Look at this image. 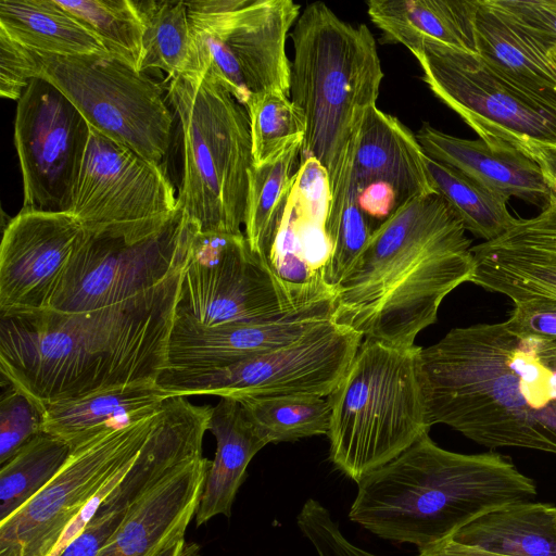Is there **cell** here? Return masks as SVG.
<instances>
[{
    "mask_svg": "<svg viewBox=\"0 0 556 556\" xmlns=\"http://www.w3.org/2000/svg\"><path fill=\"white\" fill-rule=\"evenodd\" d=\"M181 271L150 291L94 311L0 315L2 377L42 412L91 392L156 382L167 367Z\"/></svg>",
    "mask_w": 556,
    "mask_h": 556,
    "instance_id": "6da1fadb",
    "label": "cell"
},
{
    "mask_svg": "<svg viewBox=\"0 0 556 556\" xmlns=\"http://www.w3.org/2000/svg\"><path fill=\"white\" fill-rule=\"evenodd\" d=\"M417 365L430 428L556 454V340L517 334L505 321L459 327L420 348Z\"/></svg>",
    "mask_w": 556,
    "mask_h": 556,
    "instance_id": "7a4b0ae2",
    "label": "cell"
},
{
    "mask_svg": "<svg viewBox=\"0 0 556 556\" xmlns=\"http://www.w3.org/2000/svg\"><path fill=\"white\" fill-rule=\"evenodd\" d=\"M471 241L438 193L400 206L372 232L338 286L332 320L395 346L415 345L447 294L470 282Z\"/></svg>",
    "mask_w": 556,
    "mask_h": 556,
    "instance_id": "3957f363",
    "label": "cell"
},
{
    "mask_svg": "<svg viewBox=\"0 0 556 556\" xmlns=\"http://www.w3.org/2000/svg\"><path fill=\"white\" fill-rule=\"evenodd\" d=\"M349 518L377 536L418 551L501 506L532 500L534 481L496 452L460 454L429 432L357 482Z\"/></svg>",
    "mask_w": 556,
    "mask_h": 556,
    "instance_id": "277c9868",
    "label": "cell"
},
{
    "mask_svg": "<svg viewBox=\"0 0 556 556\" xmlns=\"http://www.w3.org/2000/svg\"><path fill=\"white\" fill-rule=\"evenodd\" d=\"M291 39L290 98L306 124L300 163L313 157L327 174L330 239L350 192L361 128L377 105L383 72L369 28L341 20L324 2L305 7Z\"/></svg>",
    "mask_w": 556,
    "mask_h": 556,
    "instance_id": "5b68a950",
    "label": "cell"
},
{
    "mask_svg": "<svg viewBox=\"0 0 556 556\" xmlns=\"http://www.w3.org/2000/svg\"><path fill=\"white\" fill-rule=\"evenodd\" d=\"M420 348L363 339L327 396L330 460L356 483L430 430L418 378Z\"/></svg>",
    "mask_w": 556,
    "mask_h": 556,
    "instance_id": "8992f818",
    "label": "cell"
},
{
    "mask_svg": "<svg viewBox=\"0 0 556 556\" xmlns=\"http://www.w3.org/2000/svg\"><path fill=\"white\" fill-rule=\"evenodd\" d=\"M167 98L182 142L178 208L201 231L243 233L253 165L247 109L200 74L170 78Z\"/></svg>",
    "mask_w": 556,
    "mask_h": 556,
    "instance_id": "52a82bcc",
    "label": "cell"
},
{
    "mask_svg": "<svg viewBox=\"0 0 556 556\" xmlns=\"http://www.w3.org/2000/svg\"><path fill=\"white\" fill-rule=\"evenodd\" d=\"M193 50L186 74L222 85L244 108L256 97L290 96L286 40L300 15L292 0L186 1Z\"/></svg>",
    "mask_w": 556,
    "mask_h": 556,
    "instance_id": "ba28073f",
    "label": "cell"
},
{
    "mask_svg": "<svg viewBox=\"0 0 556 556\" xmlns=\"http://www.w3.org/2000/svg\"><path fill=\"white\" fill-rule=\"evenodd\" d=\"M422 80L489 147L518 151L556 182V113L496 74L478 53L442 45L412 52Z\"/></svg>",
    "mask_w": 556,
    "mask_h": 556,
    "instance_id": "9c48e42d",
    "label": "cell"
},
{
    "mask_svg": "<svg viewBox=\"0 0 556 556\" xmlns=\"http://www.w3.org/2000/svg\"><path fill=\"white\" fill-rule=\"evenodd\" d=\"M197 226L178 208L155 230L85 229L50 308L89 312L156 288L182 270Z\"/></svg>",
    "mask_w": 556,
    "mask_h": 556,
    "instance_id": "30bf717a",
    "label": "cell"
},
{
    "mask_svg": "<svg viewBox=\"0 0 556 556\" xmlns=\"http://www.w3.org/2000/svg\"><path fill=\"white\" fill-rule=\"evenodd\" d=\"M362 341L359 333L329 318L290 343L230 365L166 367L156 384L169 396L215 395L237 401L281 395L327 397Z\"/></svg>",
    "mask_w": 556,
    "mask_h": 556,
    "instance_id": "8fae6325",
    "label": "cell"
},
{
    "mask_svg": "<svg viewBox=\"0 0 556 556\" xmlns=\"http://www.w3.org/2000/svg\"><path fill=\"white\" fill-rule=\"evenodd\" d=\"M39 77L58 87L91 127L161 164L174 115L161 86L144 72L110 54H42Z\"/></svg>",
    "mask_w": 556,
    "mask_h": 556,
    "instance_id": "7c38bea8",
    "label": "cell"
},
{
    "mask_svg": "<svg viewBox=\"0 0 556 556\" xmlns=\"http://www.w3.org/2000/svg\"><path fill=\"white\" fill-rule=\"evenodd\" d=\"M156 414L108 428L75 446L60 472L0 522V556H51L87 503L136 459Z\"/></svg>",
    "mask_w": 556,
    "mask_h": 556,
    "instance_id": "4fadbf2b",
    "label": "cell"
},
{
    "mask_svg": "<svg viewBox=\"0 0 556 556\" xmlns=\"http://www.w3.org/2000/svg\"><path fill=\"white\" fill-rule=\"evenodd\" d=\"M295 309L251 251L244 233L204 232L195 227L175 317L215 327L276 318Z\"/></svg>",
    "mask_w": 556,
    "mask_h": 556,
    "instance_id": "5bb4252c",
    "label": "cell"
},
{
    "mask_svg": "<svg viewBox=\"0 0 556 556\" xmlns=\"http://www.w3.org/2000/svg\"><path fill=\"white\" fill-rule=\"evenodd\" d=\"M177 212L174 186L161 164L90 126L68 212L86 230H155Z\"/></svg>",
    "mask_w": 556,
    "mask_h": 556,
    "instance_id": "9a60e30c",
    "label": "cell"
},
{
    "mask_svg": "<svg viewBox=\"0 0 556 556\" xmlns=\"http://www.w3.org/2000/svg\"><path fill=\"white\" fill-rule=\"evenodd\" d=\"M89 136L88 122L58 87L43 77L29 81L14 119L22 212H70Z\"/></svg>",
    "mask_w": 556,
    "mask_h": 556,
    "instance_id": "2e32d148",
    "label": "cell"
},
{
    "mask_svg": "<svg viewBox=\"0 0 556 556\" xmlns=\"http://www.w3.org/2000/svg\"><path fill=\"white\" fill-rule=\"evenodd\" d=\"M211 413L212 406L193 405L186 396L167 397L129 469L59 556H97L149 491L182 465L203 456Z\"/></svg>",
    "mask_w": 556,
    "mask_h": 556,
    "instance_id": "e0dca14e",
    "label": "cell"
},
{
    "mask_svg": "<svg viewBox=\"0 0 556 556\" xmlns=\"http://www.w3.org/2000/svg\"><path fill=\"white\" fill-rule=\"evenodd\" d=\"M85 228L67 212H20L0 249V315L49 309Z\"/></svg>",
    "mask_w": 556,
    "mask_h": 556,
    "instance_id": "ac0fdd59",
    "label": "cell"
},
{
    "mask_svg": "<svg viewBox=\"0 0 556 556\" xmlns=\"http://www.w3.org/2000/svg\"><path fill=\"white\" fill-rule=\"evenodd\" d=\"M472 283L513 303L556 299V192L539 215L516 218L498 238L471 248Z\"/></svg>",
    "mask_w": 556,
    "mask_h": 556,
    "instance_id": "d6986e66",
    "label": "cell"
},
{
    "mask_svg": "<svg viewBox=\"0 0 556 556\" xmlns=\"http://www.w3.org/2000/svg\"><path fill=\"white\" fill-rule=\"evenodd\" d=\"M332 300H324L282 316L204 327L175 317L167 367L214 368L230 365L290 343L332 318Z\"/></svg>",
    "mask_w": 556,
    "mask_h": 556,
    "instance_id": "ffe728a7",
    "label": "cell"
},
{
    "mask_svg": "<svg viewBox=\"0 0 556 556\" xmlns=\"http://www.w3.org/2000/svg\"><path fill=\"white\" fill-rule=\"evenodd\" d=\"M210 464L200 456L155 485L97 556H155L184 536L195 516Z\"/></svg>",
    "mask_w": 556,
    "mask_h": 556,
    "instance_id": "44dd1931",
    "label": "cell"
},
{
    "mask_svg": "<svg viewBox=\"0 0 556 556\" xmlns=\"http://www.w3.org/2000/svg\"><path fill=\"white\" fill-rule=\"evenodd\" d=\"M416 137L429 157L459 170L506 202L516 197L543 207L555 191L542 167L521 152L494 149L481 139L458 138L426 123Z\"/></svg>",
    "mask_w": 556,
    "mask_h": 556,
    "instance_id": "7402d4cb",
    "label": "cell"
},
{
    "mask_svg": "<svg viewBox=\"0 0 556 556\" xmlns=\"http://www.w3.org/2000/svg\"><path fill=\"white\" fill-rule=\"evenodd\" d=\"M426 159L416 134L397 117L372 106L361 128L349 194L369 184L384 182L393 187L402 206L437 193Z\"/></svg>",
    "mask_w": 556,
    "mask_h": 556,
    "instance_id": "603a6c76",
    "label": "cell"
},
{
    "mask_svg": "<svg viewBox=\"0 0 556 556\" xmlns=\"http://www.w3.org/2000/svg\"><path fill=\"white\" fill-rule=\"evenodd\" d=\"M476 38L478 54L496 74L556 113V72L545 43L493 0H478Z\"/></svg>",
    "mask_w": 556,
    "mask_h": 556,
    "instance_id": "cb8c5ba5",
    "label": "cell"
},
{
    "mask_svg": "<svg viewBox=\"0 0 556 556\" xmlns=\"http://www.w3.org/2000/svg\"><path fill=\"white\" fill-rule=\"evenodd\" d=\"M478 0H370L367 13L389 42L410 52L426 45H442L478 53Z\"/></svg>",
    "mask_w": 556,
    "mask_h": 556,
    "instance_id": "d4e9b609",
    "label": "cell"
},
{
    "mask_svg": "<svg viewBox=\"0 0 556 556\" xmlns=\"http://www.w3.org/2000/svg\"><path fill=\"white\" fill-rule=\"evenodd\" d=\"M207 430L215 437L216 452L194 516L197 527L218 515L230 517L248 465L268 444L233 399L223 397L212 407Z\"/></svg>",
    "mask_w": 556,
    "mask_h": 556,
    "instance_id": "484cf974",
    "label": "cell"
},
{
    "mask_svg": "<svg viewBox=\"0 0 556 556\" xmlns=\"http://www.w3.org/2000/svg\"><path fill=\"white\" fill-rule=\"evenodd\" d=\"M169 397L156 382L109 388L59 401L43 410V432L66 441L72 448L103 430L156 414Z\"/></svg>",
    "mask_w": 556,
    "mask_h": 556,
    "instance_id": "4316f807",
    "label": "cell"
},
{
    "mask_svg": "<svg viewBox=\"0 0 556 556\" xmlns=\"http://www.w3.org/2000/svg\"><path fill=\"white\" fill-rule=\"evenodd\" d=\"M445 540L495 555L556 556L555 506L531 501L501 506Z\"/></svg>",
    "mask_w": 556,
    "mask_h": 556,
    "instance_id": "83f0119b",
    "label": "cell"
},
{
    "mask_svg": "<svg viewBox=\"0 0 556 556\" xmlns=\"http://www.w3.org/2000/svg\"><path fill=\"white\" fill-rule=\"evenodd\" d=\"M0 30L43 55L109 54L100 40L56 0H1Z\"/></svg>",
    "mask_w": 556,
    "mask_h": 556,
    "instance_id": "f1b7e54d",
    "label": "cell"
},
{
    "mask_svg": "<svg viewBox=\"0 0 556 556\" xmlns=\"http://www.w3.org/2000/svg\"><path fill=\"white\" fill-rule=\"evenodd\" d=\"M302 139L286 147L270 161L252 165L244 214V236L260 257L283 217L300 167Z\"/></svg>",
    "mask_w": 556,
    "mask_h": 556,
    "instance_id": "f546056e",
    "label": "cell"
},
{
    "mask_svg": "<svg viewBox=\"0 0 556 556\" xmlns=\"http://www.w3.org/2000/svg\"><path fill=\"white\" fill-rule=\"evenodd\" d=\"M72 452L66 441L42 431L0 465V522L36 496L60 472Z\"/></svg>",
    "mask_w": 556,
    "mask_h": 556,
    "instance_id": "4dcf8cb0",
    "label": "cell"
},
{
    "mask_svg": "<svg viewBox=\"0 0 556 556\" xmlns=\"http://www.w3.org/2000/svg\"><path fill=\"white\" fill-rule=\"evenodd\" d=\"M143 23L140 72L156 68L169 79L186 74L193 50L186 1H135Z\"/></svg>",
    "mask_w": 556,
    "mask_h": 556,
    "instance_id": "1f68e13d",
    "label": "cell"
},
{
    "mask_svg": "<svg viewBox=\"0 0 556 556\" xmlns=\"http://www.w3.org/2000/svg\"><path fill=\"white\" fill-rule=\"evenodd\" d=\"M426 163L435 192L445 200L466 231L491 241L513 226L516 218L507 210L506 201L428 155Z\"/></svg>",
    "mask_w": 556,
    "mask_h": 556,
    "instance_id": "d6a6232c",
    "label": "cell"
},
{
    "mask_svg": "<svg viewBox=\"0 0 556 556\" xmlns=\"http://www.w3.org/2000/svg\"><path fill=\"white\" fill-rule=\"evenodd\" d=\"M238 402L268 444L329 432L331 408L327 397L281 395L244 397Z\"/></svg>",
    "mask_w": 556,
    "mask_h": 556,
    "instance_id": "836d02e7",
    "label": "cell"
},
{
    "mask_svg": "<svg viewBox=\"0 0 556 556\" xmlns=\"http://www.w3.org/2000/svg\"><path fill=\"white\" fill-rule=\"evenodd\" d=\"M104 46L108 53L139 71L143 23L131 0H56Z\"/></svg>",
    "mask_w": 556,
    "mask_h": 556,
    "instance_id": "e575fe53",
    "label": "cell"
},
{
    "mask_svg": "<svg viewBox=\"0 0 556 556\" xmlns=\"http://www.w3.org/2000/svg\"><path fill=\"white\" fill-rule=\"evenodd\" d=\"M253 164L274 159L290 143L304 138L306 124L290 96L271 91L254 98L247 106Z\"/></svg>",
    "mask_w": 556,
    "mask_h": 556,
    "instance_id": "d590c367",
    "label": "cell"
},
{
    "mask_svg": "<svg viewBox=\"0 0 556 556\" xmlns=\"http://www.w3.org/2000/svg\"><path fill=\"white\" fill-rule=\"evenodd\" d=\"M375 229L358 207L355 198L348 195L339 222L330 236L332 252L327 285L333 294L365 250Z\"/></svg>",
    "mask_w": 556,
    "mask_h": 556,
    "instance_id": "8d00e7d4",
    "label": "cell"
},
{
    "mask_svg": "<svg viewBox=\"0 0 556 556\" xmlns=\"http://www.w3.org/2000/svg\"><path fill=\"white\" fill-rule=\"evenodd\" d=\"M7 384L0 400V465L43 430L42 409L23 391L2 377Z\"/></svg>",
    "mask_w": 556,
    "mask_h": 556,
    "instance_id": "74e56055",
    "label": "cell"
},
{
    "mask_svg": "<svg viewBox=\"0 0 556 556\" xmlns=\"http://www.w3.org/2000/svg\"><path fill=\"white\" fill-rule=\"evenodd\" d=\"M296 523L317 556H377L349 541L330 511L314 498L304 503Z\"/></svg>",
    "mask_w": 556,
    "mask_h": 556,
    "instance_id": "f35d334b",
    "label": "cell"
},
{
    "mask_svg": "<svg viewBox=\"0 0 556 556\" xmlns=\"http://www.w3.org/2000/svg\"><path fill=\"white\" fill-rule=\"evenodd\" d=\"M42 54L0 30V96L18 101L33 78L39 77Z\"/></svg>",
    "mask_w": 556,
    "mask_h": 556,
    "instance_id": "ab89813d",
    "label": "cell"
},
{
    "mask_svg": "<svg viewBox=\"0 0 556 556\" xmlns=\"http://www.w3.org/2000/svg\"><path fill=\"white\" fill-rule=\"evenodd\" d=\"M291 201L298 215L326 225L330 203L329 184L326 172L315 159L308 157L300 163Z\"/></svg>",
    "mask_w": 556,
    "mask_h": 556,
    "instance_id": "60d3db41",
    "label": "cell"
},
{
    "mask_svg": "<svg viewBox=\"0 0 556 556\" xmlns=\"http://www.w3.org/2000/svg\"><path fill=\"white\" fill-rule=\"evenodd\" d=\"M493 2L549 49L556 47V0H493Z\"/></svg>",
    "mask_w": 556,
    "mask_h": 556,
    "instance_id": "b9f144b4",
    "label": "cell"
},
{
    "mask_svg": "<svg viewBox=\"0 0 556 556\" xmlns=\"http://www.w3.org/2000/svg\"><path fill=\"white\" fill-rule=\"evenodd\" d=\"M505 323L517 334L556 340V299L516 302Z\"/></svg>",
    "mask_w": 556,
    "mask_h": 556,
    "instance_id": "7bdbcfd3",
    "label": "cell"
},
{
    "mask_svg": "<svg viewBox=\"0 0 556 556\" xmlns=\"http://www.w3.org/2000/svg\"><path fill=\"white\" fill-rule=\"evenodd\" d=\"M349 195L355 198L358 207L371 223L379 220V225L400 207L395 190L384 182L369 184Z\"/></svg>",
    "mask_w": 556,
    "mask_h": 556,
    "instance_id": "ee69618b",
    "label": "cell"
},
{
    "mask_svg": "<svg viewBox=\"0 0 556 556\" xmlns=\"http://www.w3.org/2000/svg\"><path fill=\"white\" fill-rule=\"evenodd\" d=\"M417 556H503L486 553L483 551L460 546L447 540L419 551Z\"/></svg>",
    "mask_w": 556,
    "mask_h": 556,
    "instance_id": "f6af8a7d",
    "label": "cell"
},
{
    "mask_svg": "<svg viewBox=\"0 0 556 556\" xmlns=\"http://www.w3.org/2000/svg\"><path fill=\"white\" fill-rule=\"evenodd\" d=\"M199 551L200 546L187 542L184 535L170 541L155 556H199Z\"/></svg>",
    "mask_w": 556,
    "mask_h": 556,
    "instance_id": "bcb514c9",
    "label": "cell"
},
{
    "mask_svg": "<svg viewBox=\"0 0 556 556\" xmlns=\"http://www.w3.org/2000/svg\"><path fill=\"white\" fill-rule=\"evenodd\" d=\"M548 59H549V61H551V63H552V65H553V67L555 70V72H556V47H553V48L549 49V51H548Z\"/></svg>",
    "mask_w": 556,
    "mask_h": 556,
    "instance_id": "7dc6e473",
    "label": "cell"
},
{
    "mask_svg": "<svg viewBox=\"0 0 556 556\" xmlns=\"http://www.w3.org/2000/svg\"><path fill=\"white\" fill-rule=\"evenodd\" d=\"M555 511H556V506H555Z\"/></svg>",
    "mask_w": 556,
    "mask_h": 556,
    "instance_id": "c3c4849f",
    "label": "cell"
}]
</instances>
